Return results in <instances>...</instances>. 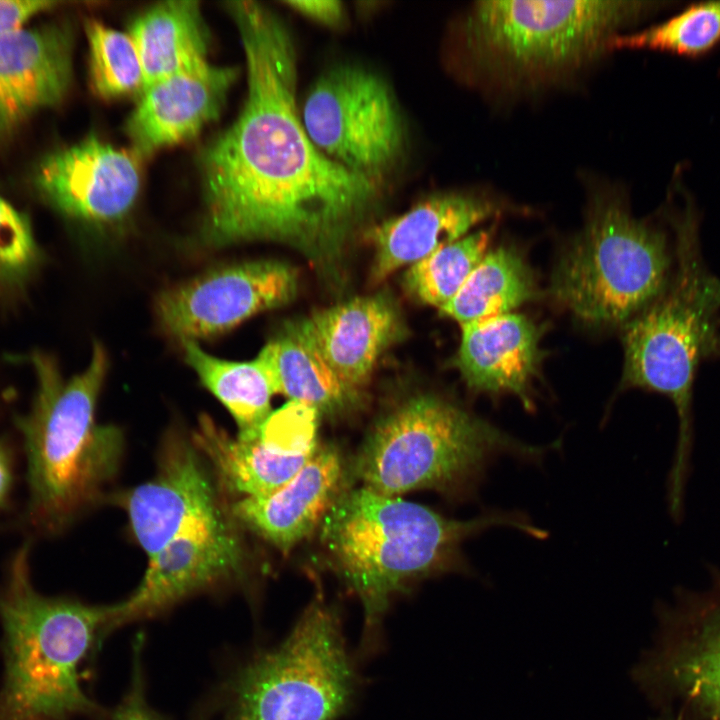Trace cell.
Listing matches in <instances>:
<instances>
[{"instance_id":"6da1fadb","label":"cell","mask_w":720,"mask_h":720,"mask_svg":"<svg viewBox=\"0 0 720 720\" xmlns=\"http://www.w3.org/2000/svg\"><path fill=\"white\" fill-rule=\"evenodd\" d=\"M226 9L243 45L248 92L237 119L201 155V239L213 247L276 241L329 272L381 200L382 184L312 142L297 105L295 45L280 17L255 1Z\"/></svg>"},{"instance_id":"7a4b0ae2","label":"cell","mask_w":720,"mask_h":720,"mask_svg":"<svg viewBox=\"0 0 720 720\" xmlns=\"http://www.w3.org/2000/svg\"><path fill=\"white\" fill-rule=\"evenodd\" d=\"M657 9L631 0L477 1L458 25L459 65L489 100L537 98L576 83Z\"/></svg>"},{"instance_id":"3957f363","label":"cell","mask_w":720,"mask_h":720,"mask_svg":"<svg viewBox=\"0 0 720 720\" xmlns=\"http://www.w3.org/2000/svg\"><path fill=\"white\" fill-rule=\"evenodd\" d=\"M496 526L536 539L548 536L518 511L494 509L459 520L361 486L347 490L325 515L319 533L332 568L362 604L365 649L376 644L394 597L426 577L469 571L462 543Z\"/></svg>"},{"instance_id":"277c9868","label":"cell","mask_w":720,"mask_h":720,"mask_svg":"<svg viewBox=\"0 0 720 720\" xmlns=\"http://www.w3.org/2000/svg\"><path fill=\"white\" fill-rule=\"evenodd\" d=\"M560 445L526 443L456 401L425 392L394 403L374 420L350 470L361 487L382 495L434 490L466 499L499 458L540 464Z\"/></svg>"},{"instance_id":"5b68a950","label":"cell","mask_w":720,"mask_h":720,"mask_svg":"<svg viewBox=\"0 0 720 720\" xmlns=\"http://www.w3.org/2000/svg\"><path fill=\"white\" fill-rule=\"evenodd\" d=\"M36 390L31 408L15 417L27 459L28 514L45 532L63 528L117 472L123 450L120 430L95 420L108 367L95 343L81 373L64 378L56 360L34 351L26 357Z\"/></svg>"},{"instance_id":"8992f818","label":"cell","mask_w":720,"mask_h":720,"mask_svg":"<svg viewBox=\"0 0 720 720\" xmlns=\"http://www.w3.org/2000/svg\"><path fill=\"white\" fill-rule=\"evenodd\" d=\"M674 265L660 294L625 324L624 387L668 397L678 439L668 492L684 493L692 445L693 386L700 364L720 357V278L702 256L698 219L688 205L673 215Z\"/></svg>"},{"instance_id":"52a82bcc","label":"cell","mask_w":720,"mask_h":720,"mask_svg":"<svg viewBox=\"0 0 720 720\" xmlns=\"http://www.w3.org/2000/svg\"><path fill=\"white\" fill-rule=\"evenodd\" d=\"M29 547L16 552L0 587V720L103 719L82 685V666L104 638L108 606L40 594L31 583Z\"/></svg>"},{"instance_id":"ba28073f","label":"cell","mask_w":720,"mask_h":720,"mask_svg":"<svg viewBox=\"0 0 720 720\" xmlns=\"http://www.w3.org/2000/svg\"><path fill=\"white\" fill-rule=\"evenodd\" d=\"M582 230L553 272L555 299L593 324H626L663 290L674 244L655 224L634 217L624 193L602 180L586 182Z\"/></svg>"},{"instance_id":"9c48e42d","label":"cell","mask_w":720,"mask_h":720,"mask_svg":"<svg viewBox=\"0 0 720 720\" xmlns=\"http://www.w3.org/2000/svg\"><path fill=\"white\" fill-rule=\"evenodd\" d=\"M358 686L340 615L319 595L281 643L230 672L212 713L217 720H336L351 708Z\"/></svg>"},{"instance_id":"30bf717a","label":"cell","mask_w":720,"mask_h":720,"mask_svg":"<svg viewBox=\"0 0 720 720\" xmlns=\"http://www.w3.org/2000/svg\"><path fill=\"white\" fill-rule=\"evenodd\" d=\"M300 115L324 154L379 184L403 152L404 124L392 90L363 67L342 64L322 73L307 91Z\"/></svg>"},{"instance_id":"8fae6325","label":"cell","mask_w":720,"mask_h":720,"mask_svg":"<svg viewBox=\"0 0 720 720\" xmlns=\"http://www.w3.org/2000/svg\"><path fill=\"white\" fill-rule=\"evenodd\" d=\"M296 289L291 266L276 260L247 261L217 267L163 291L155 309L167 334L197 342L287 304Z\"/></svg>"},{"instance_id":"7c38bea8","label":"cell","mask_w":720,"mask_h":720,"mask_svg":"<svg viewBox=\"0 0 720 720\" xmlns=\"http://www.w3.org/2000/svg\"><path fill=\"white\" fill-rule=\"evenodd\" d=\"M244 562L241 539L225 515L179 534L149 557L135 591L108 606L104 636L124 624L164 613L196 593L240 579Z\"/></svg>"},{"instance_id":"4fadbf2b","label":"cell","mask_w":720,"mask_h":720,"mask_svg":"<svg viewBox=\"0 0 720 720\" xmlns=\"http://www.w3.org/2000/svg\"><path fill=\"white\" fill-rule=\"evenodd\" d=\"M140 156L95 136L45 155L35 166L33 186L53 208L92 222L122 219L140 187Z\"/></svg>"},{"instance_id":"5bb4252c","label":"cell","mask_w":720,"mask_h":720,"mask_svg":"<svg viewBox=\"0 0 720 720\" xmlns=\"http://www.w3.org/2000/svg\"><path fill=\"white\" fill-rule=\"evenodd\" d=\"M652 664L659 695L677 696L720 720V577L705 592L679 602L668 618Z\"/></svg>"},{"instance_id":"9a60e30c","label":"cell","mask_w":720,"mask_h":720,"mask_svg":"<svg viewBox=\"0 0 720 720\" xmlns=\"http://www.w3.org/2000/svg\"><path fill=\"white\" fill-rule=\"evenodd\" d=\"M192 444L209 459L226 491L255 498L268 496L290 481L320 442L312 428L293 419H269L254 438L240 440L201 416Z\"/></svg>"},{"instance_id":"2e32d148","label":"cell","mask_w":720,"mask_h":720,"mask_svg":"<svg viewBox=\"0 0 720 720\" xmlns=\"http://www.w3.org/2000/svg\"><path fill=\"white\" fill-rule=\"evenodd\" d=\"M122 504L148 557L179 534L224 516L198 450L178 438L167 442L156 476L127 493Z\"/></svg>"},{"instance_id":"e0dca14e","label":"cell","mask_w":720,"mask_h":720,"mask_svg":"<svg viewBox=\"0 0 720 720\" xmlns=\"http://www.w3.org/2000/svg\"><path fill=\"white\" fill-rule=\"evenodd\" d=\"M510 209L511 205L495 192L448 191L383 220L366 232L374 248L371 281L382 282L399 268L410 267L464 237L475 225Z\"/></svg>"},{"instance_id":"ac0fdd59","label":"cell","mask_w":720,"mask_h":720,"mask_svg":"<svg viewBox=\"0 0 720 720\" xmlns=\"http://www.w3.org/2000/svg\"><path fill=\"white\" fill-rule=\"evenodd\" d=\"M350 461L334 443H320L304 467L265 497L241 498L235 520L283 553L319 529L338 499L351 488Z\"/></svg>"},{"instance_id":"d6986e66","label":"cell","mask_w":720,"mask_h":720,"mask_svg":"<svg viewBox=\"0 0 720 720\" xmlns=\"http://www.w3.org/2000/svg\"><path fill=\"white\" fill-rule=\"evenodd\" d=\"M237 75L207 61L145 87L125 126L132 150L142 157L193 137L218 117Z\"/></svg>"},{"instance_id":"ffe728a7","label":"cell","mask_w":720,"mask_h":720,"mask_svg":"<svg viewBox=\"0 0 720 720\" xmlns=\"http://www.w3.org/2000/svg\"><path fill=\"white\" fill-rule=\"evenodd\" d=\"M71 53V32L62 24L0 35V136L63 99L71 82Z\"/></svg>"},{"instance_id":"44dd1931","label":"cell","mask_w":720,"mask_h":720,"mask_svg":"<svg viewBox=\"0 0 720 720\" xmlns=\"http://www.w3.org/2000/svg\"><path fill=\"white\" fill-rule=\"evenodd\" d=\"M342 384L361 399L374 367L400 336V317L385 294L361 296L298 321Z\"/></svg>"},{"instance_id":"7402d4cb","label":"cell","mask_w":720,"mask_h":720,"mask_svg":"<svg viewBox=\"0 0 720 720\" xmlns=\"http://www.w3.org/2000/svg\"><path fill=\"white\" fill-rule=\"evenodd\" d=\"M540 337V328L521 314L474 322L462 326L455 364L471 390L514 395L531 411V384L543 358Z\"/></svg>"},{"instance_id":"603a6c76","label":"cell","mask_w":720,"mask_h":720,"mask_svg":"<svg viewBox=\"0 0 720 720\" xmlns=\"http://www.w3.org/2000/svg\"><path fill=\"white\" fill-rule=\"evenodd\" d=\"M258 357L267 367L276 393L320 416H342L361 400L342 384L298 321L282 327Z\"/></svg>"},{"instance_id":"cb8c5ba5","label":"cell","mask_w":720,"mask_h":720,"mask_svg":"<svg viewBox=\"0 0 720 720\" xmlns=\"http://www.w3.org/2000/svg\"><path fill=\"white\" fill-rule=\"evenodd\" d=\"M129 35L141 59L144 88L207 62L209 32L198 2L158 3L134 20Z\"/></svg>"},{"instance_id":"d4e9b609","label":"cell","mask_w":720,"mask_h":720,"mask_svg":"<svg viewBox=\"0 0 720 720\" xmlns=\"http://www.w3.org/2000/svg\"><path fill=\"white\" fill-rule=\"evenodd\" d=\"M182 344L188 365L233 416L237 438H254L272 413L271 398L276 394L263 361L258 356L252 361H228L206 353L195 341Z\"/></svg>"},{"instance_id":"484cf974","label":"cell","mask_w":720,"mask_h":720,"mask_svg":"<svg viewBox=\"0 0 720 720\" xmlns=\"http://www.w3.org/2000/svg\"><path fill=\"white\" fill-rule=\"evenodd\" d=\"M536 295L533 272L514 248L486 253L459 292L440 311L461 327L508 314Z\"/></svg>"},{"instance_id":"4316f807","label":"cell","mask_w":720,"mask_h":720,"mask_svg":"<svg viewBox=\"0 0 720 720\" xmlns=\"http://www.w3.org/2000/svg\"><path fill=\"white\" fill-rule=\"evenodd\" d=\"M490 239L489 230H480L436 250L408 268L405 288L422 303L441 310L482 260Z\"/></svg>"},{"instance_id":"83f0119b","label":"cell","mask_w":720,"mask_h":720,"mask_svg":"<svg viewBox=\"0 0 720 720\" xmlns=\"http://www.w3.org/2000/svg\"><path fill=\"white\" fill-rule=\"evenodd\" d=\"M720 43V1L694 3L671 18L638 32L623 33L613 49H650L699 57Z\"/></svg>"},{"instance_id":"f1b7e54d","label":"cell","mask_w":720,"mask_h":720,"mask_svg":"<svg viewBox=\"0 0 720 720\" xmlns=\"http://www.w3.org/2000/svg\"><path fill=\"white\" fill-rule=\"evenodd\" d=\"M85 27L95 92L105 98L141 92L145 83L143 67L129 33L108 28L97 20L87 21Z\"/></svg>"},{"instance_id":"f546056e","label":"cell","mask_w":720,"mask_h":720,"mask_svg":"<svg viewBox=\"0 0 720 720\" xmlns=\"http://www.w3.org/2000/svg\"><path fill=\"white\" fill-rule=\"evenodd\" d=\"M42 258L29 217L0 196V303L24 293Z\"/></svg>"},{"instance_id":"4dcf8cb0","label":"cell","mask_w":720,"mask_h":720,"mask_svg":"<svg viewBox=\"0 0 720 720\" xmlns=\"http://www.w3.org/2000/svg\"><path fill=\"white\" fill-rule=\"evenodd\" d=\"M144 637L138 635L133 645L131 681L127 693L112 712V720H166L147 702L142 665Z\"/></svg>"},{"instance_id":"1f68e13d","label":"cell","mask_w":720,"mask_h":720,"mask_svg":"<svg viewBox=\"0 0 720 720\" xmlns=\"http://www.w3.org/2000/svg\"><path fill=\"white\" fill-rule=\"evenodd\" d=\"M290 9L300 15L329 28H339L345 24L346 9L338 0H293L285 1Z\"/></svg>"},{"instance_id":"d6a6232c","label":"cell","mask_w":720,"mask_h":720,"mask_svg":"<svg viewBox=\"0 0 720 720\" xmlns=\"http://www.w3.org/2000/svg\"><path fill=\"white\" fill-rule=\"evenodd\" d=\"M56 4L42 0H0V35L21 28L31 17Z\"/></svg>"},{"instance_id":"836d02e7","label":"cell","mask_w":720,"mask_h":720,"mask_svg":"<svg viewBox=\"0 0 720 720\" xmlns=\"http://www.w3.org/2000/svg\"><path fill=\"white\" fill-rule=\"evenodd\" d=\"M13 482L12 457L8 446L0 440V507L6 502Z\"/></svg>"}]
</instances>
